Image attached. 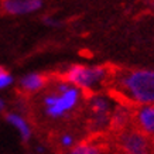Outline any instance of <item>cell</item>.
<instances>
[{"mask_svg":"<svg viewBox=\"0 0 154 154\" xmlns=\"http://www.w3.org/2000/svg\"><path fill=\"white\" fill-rule=\"evenodd\" d=\"M115 86L117 92H112L122 102L154 105V71H119L115 74Z\"/></svg>","mask_w":154,"mask_h":154,"instance_id":"1","label":"cell"},{"mask_svg":"<svg viewBox=\"0 0 154 154\" xmlns=\"http://www.w3.org/2000/svg\"><path fill=\"white\" fill-rule=\"evenodd\" d=\"M107 74L109 72L105 66L86 68L82 65H74L66 72V81H69L71 84L79 85L82 88H91L92 85L102 82Z\"/></svg>","mask_w":154,"mask_h":154,"instance_id":"2","label":"cell"},{"mask_svg":"<svg viewBox=\"0 0 154 154\" xmlns=\"http://www.w3.org/2000/svg\"><path fill=\"white\" fill-rule=\"evenodd\" d=\"M76 100H78V91L74 88H68L65 92H61V95H51L45 98L47 113L54 117L62 116L66 110L75 106Z\"/></svg>","mask_w":154,"mask_h":154,"instance_id":"3","label":"cell"},{"mask_svg":"<svg viewBox=\"0 0 154 154\" xmlns=\"http://www.w3.org/2000/svg\"><path fill=\"white\" fill-rule=\"evenodd\" d=\"M120 144L127 154H153L151 141L137 130L125 131L120 136Z\"/></svg>","mask_w":154,"mask_h":154,"instance_id":"4","label":"cell"},{"mask_svg":"<svg viewBox=\"0 0 154 154\" xmlns=\"http://www.w3.org/2000/svg\"><path fill=\"white\" fill-rule=\"evenodd\" d=\"M136 130L144 136H154V105H143L134 112Z\"/></svg>","mask_w":154,"mask_h":154,"instance_id":"5","label":"cell"},{"mask_svg":"<svg viewBox=\"0 0 154 154\" xmlns=\"http://www.w3.org/2000/svg\"><path fill=\"white\" fill-rule=\"evenodd\" d=\"M41 5L38 0H7L2 3V9L9 14H26L40 9Z\"/></svg>","mask_w":154,"mask_h":154,"instance_id":"6","label":"cell"},{"mask_svg":"<svg viewBox=\"0 0 154 154\" xmlns=\"http://www.w3.org/2000/svg\"><path fill=\"white\" fill-rule=\"evenodd\" d=\"M45 84V76L44 75H28L26 78L21 79V86H23L26 91L28 92H34V91H38L40 88H42Z\"/></svg>","mask_w":154,"mask_h":154,"instance_id":"7","label":"cell"},{"mask_svg":"<svg viewBox=\"0 0 154 154\" xmlns=\"http://www.w3.org/2000/svg\"><path fill=\"white\" fill-rule=\"evenodd\" d=\"M7 120H9L10 123H13L14 126L19 129L24 140H28V139H30V129H28V126L26 125V122H24L21 117L16 116V115H7Z\"/></svg>","mask_w":154,"mask_h":154,"instance_id":"8","label":"cell"},{"mask_svg":"<svg viewBox=\"0 0 154 154\" xmlns=\"http://www.w3.org/2000/svg\"><path fill=\"white\" fill-rule=\"evenodd\" d=\"M71 154H99V149L95 146H88V144H79L78 147H75Z\"/></svg>","mask_w":154,"mask_h":154,"instance_id":"9","label":"cell"},{"mask_svg":"<svg viewBox=\"0 0 154 154\" xmlns=\"http://www.w3.org/2000/svg\"><path fill=\"white\" fill-rule=\"evenodd\" d=\"M9 84H11V76H10L9 74L0 78V88H5V86H7Z\"/></svg>","mask_w":154,"mask_h":154,"instance_id":"10","label":"cell"},{"mask_svg":"<svg viewBox=\"0 0 154 154\" xmlns=\"http://www.w3.org/2000/svg\"><path fill=\"white\" fill-rule=\"evenodd\" d=\"M62 144L64 146H71L72 144V139H71L69 136H65V137L62 139Z\"/></svg>","mask_w":154,"mask_h":154,"instance_id":"11","label":"cell"},{"mask_svg":"<svg viewBox=\"0 0 154 154\" xmlns=\"http://www.w3.org/2000/svg\"><path fill=\"white\" fill-rule=\"evenodd\" d=\"M5 75H7V72H6V69L3 68V66H0V78L5 76Z\"/></svg>","mask_w":154,"mask_h":154,"instance_id":"12","label":"cell"},{"mask_svg":"<svg viewBox=\"0 0 154 154\" xmlns=\"http://www.w3.org/2000/svg\"><path fill=\"white\" fill-rule=\"evenodd\" d=\"M81 55H85V57H92V52H88V51H81Z\"/></svg>","mask_w":154,"mask_h":154,"instance_id":"13","label":"cell"},{"mask_svg":"<svg viewBox=\"0 0 154 154\" xmlns=\"http://www.w3.org/2000/svg\"><path fill=\"white\" fill-rule=\"evenodd\" d=\"M3 106H5V103H3V100H2V99H0V110H2V109H3Z\"/></svg>","mask_w":154,"mask_h":154,"instance_id":"14","label":"cell"}]
</instances>
